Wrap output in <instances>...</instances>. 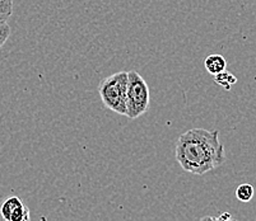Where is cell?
I'll use <instances>...</instances> for the list:
<instances>
[{
    "label": "cell",
    "mask_w": 256,
    "mask_h": 221,
    "mask_svg": "<svg viewBox=\"0 0 256 221\" xmlns=\"http://www.w3.org/2000/svg\"><path fill=\"white\" fill-rule=\"evenodd\" d=\"M204 66H206V71L212 75H217V74L222 73V71L226 70V66H227V62H226V59L222 56V55H209L208 57L204 61Z\"/></svg>",
    "instance_id": "cell-4"
},
{
    "label": "cell",
    "mask_w": 256,
    "mask_h": 221,
    "mask_svg": "<svg viewBox=\"0 0 256 221\" xmlns=\"http://www.w3.org/2000/svg\"><path fill=\"white\" fill-rule=\"evenodd\" d=\"M13 14V0H0V22H6Z\"/></svg>",
    "instance_id": "cell-8"
},
{
    "label": "cell",
    "mask_w": 256,
    "mask_h": 221,
    "mask_svg": "<svg viewBox=\"0 0 256 221\" xmlns=\"http://www.w3.org/2000/svg\"><path fill=\"white\" fill-rule=\"evenodd\" d=\"M8 221H30V210L28 207L20 204V206L13 211Z\"/></svg>",
    "instance_id": "cell-9"
},
{
    "label": "cell",
    "mask_w": 256,
    "mask_h": 221,
    "mask_svg": "<svg viewBox=\"0 0 256 221\" xmlns=\"http://www.w3.org/2000/svg\"><path fill=\"white\" fill-rule=\"evenodd\" d=\"M214 80L216 83L220 85H222L224 89L230 90L231 89L232 85H234L237 83V78L234 75V74L228 73V71H222V73L217 74V75H214Z\"/></svg>",
    "instance_id": "cell-6"
},
{
    "label": "cell",
    "mask_w": 256,
    "mask_h": 221,
    "mask_svg": "<svg viewBox=\"0 0 256 221\" xmlns=\"http://www.w3.org/2000/svg\"><path fill=\"white\" fill-rule=\"evenodd\" d=\"M128 71H118L100 83L98 94L104 107L121 116H126Z\"/></svg>",
    "instance_id": "cell-2"
},
{
    "label": "cell",
    "mask_w": 256,
    "mask_h": 221,
    "mask_svg": "<svg viewBox=\"0 0 256 221\" xmlns=\"http://www.w3.org/2000/svg\"><path fill=\"white\" fill-rule=\"evenodd\" d=\"M22 204V201L20 200V197L17 196H10L3 202L2 207H0V214H2V218L6 221L9 220L10 215L13 214V211L17 209L20 205Z\"/></svg>",
    "instance_id": "cell-5"
},
{
    "label": "cell",
    "mask_w": 256,
    "mask_h": 221,
    "mask_svg": "<svg viewBox=\"0 0 256 221\" xmlns=\"http://www.w3.org/2000/svg\"><path fill=\"white\" fill-rule=\"evenodd\" d=\"M128 78L126 117L136 120L150 109V87L136 71H129Z\"/></svg>",
    "instance_id": "cell-3"
},
{
    "label": "cell",
    "mask_w": 256,
    "mask_h": 221,
    "mask_svg": "<svg viewBox=\"0 0 256 221\" xmlns=\"http://www.w3.org/2000/svg\"><path fill=\"white\" fill-rule=\"evenodd\" d=\"M10 36V27L6 22H0V48L3 47Z\"/></svg>",
    "instance_id": "cell-10"
},
{
    "label": "cell",
    "mask_w": 256,
    "mask_h": 221,
    "mask_svg": "<svg viewBox=\"0 0 256 221\" xmlns=\"http://www.w3.org/2000/svg\"><path fill=\"white\" fill-rule=\"evenodd\" d=\"M174 155L181 168L195 176H203L218 168L226 160L217 130L192 129L180 135Z\"/></svg>",
    "instance_id": "cell-1"
},
{
    "label": "cell",
    "mask_w": 256,
    "mask_h": 221,
    "mask_svg": "<svg viewBox=\"0 0 256 221\" xmlns=\"http://www.w3.org/2000/svg\"><path fill=\"white\" fill-rule=\"evenodd\" d=\"M254 187L248 183H244V185H240L236 190V197L238 201L241 202H248L252 200L254 197Z\"/></svg>",
    "instance_id": "cell-7"
},
{
    "label": "cell",
    "mask_w": 256,
    "mask_h": 221,
    "mask_svg": "<svg viewBox=\"0 0 256 221\" xmlns=\"http://www.w3.org/2000/svg\"><path fill=\"white\" fill-rule=\"evenodd\" d=\"M200 221H237V220L231 215V214L224 213L220 216H218V218H214V216H204V218L200 219Z\"/></svg>",
    "instance_id": "cell-11"
}]
</instances>
